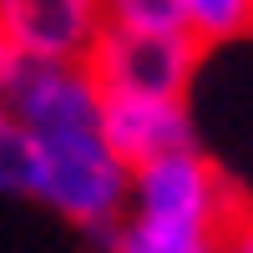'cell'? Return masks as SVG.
Instances as JSON below:
<instances>
[{
  "label": "cell",
  "mask_w": 253,
  "mask_h": 253,
  "mask_svg": "<svg viewBox=\"0 0 253 253\" xmlns=\"http://www.w3.org/2000/svg\"><path fill=\"white\" fill-rule=\"evenodd\" d=\"M126 208H132V218H142V223L182 228V233H208V238H223L228 223L238 218V198L228 193L223 172L198 147L132 167Z\"/></svg>",
  "instance_id": "obj_2"
},
{
  "label": "cell",
  "mask_w": 253,
  "mask_h": 253,
  "mask_svg": "<svg viewBox=\"0 0 253 253\" xmlns=\"http://www.w3.org/2000/svg\"><path fill=\"white\" fill-rule=\"evenodd\" d=\"M101 26V0H0V41L10 56L86 61Z\"/></svg>",
  "instance_id": "obj_4"
},
{
  "label": "cell",
  "mask_w": 253,
  "mask_h": 253,
  "mask_svg": "<svg viewBox=\"0 0 253 253\" xmlns=\"http://www.w3.org/2000/svg\"><path fill=\"white\" fill-rule=\"evenodd\" d=\"M101 137L126 167L198 147L182 96H101Z\"/></svg>",
  "instance_id": "obj_5"
},
{
  "label": "cell",
  "mask_w": 253,
  "mask_h": 253,
  "mask_svg": "<svg viewBox=\"0 0 253 253\" xmlns=\"http://www.w3.org/2000/svg\"><path fill=\"white\" fill-rule=\"evenodd\" d=\"M101 96H182L198 76V41L193 36H147L101 26L86 56Z\"/></svg>",
  "instance_id": "obj_3"
},
{
  "label": "cell",
  "mask_w": 253,
  "mask_h": 253,
  "mask_svg": "<svg viewBox=\"0 0 253 253\" xmlns=\"http://www.w3.org/2000/svg\"><path fill=\"white\" fill-rule=\"evenodd\" d=\"M182 26L198 41H238L253 31V0H182Z\"/></svg>",
  "instance_id": "obj_7"
},
{
  "label": "cell",
  "mask_w": 253,
  "mask_h": 253,
  "mask_svg": "<svg viewBox=\"0 0 253 253\" xmlns=\"http://www.w3.org/2000/svg\"><path fill=\"white\" fill-rule=\"evenodd\" d=\"M5 117L26 132L36 157L31 198L112 238L126 208L132 167L101 137V86L86 71V61L15 56L5 81Z\"/></svg>",
  "instance_id": "obj_1"
},
{
  "label": "cell",
  "mask_w": 253,
  "mask_h": 253,
  "mask_svg": "<svg viewBox=\"0 0 253 253\" xmlns=\"http://www.w3.org/2000/svg\"><path fill=\"white\" fill-rule=\"evenodd\" d=\"M112 253H223V238L182 233V228H157L142 218H126L112 228Z\"/></svg>",
  "instance_id": "obj_6"
},
{
  "label": "cell",
  "mask_w": 253,
  "mask_h": 253,
  "mask_svg": "<svg viewBox=\"0 0 253 253\" xmlns=\"http://www.w3.org/2000/svg\"><path fill=\"white\" fill-rule=\"evenodd\" d=\"M36 187V157H31V142L26 132L5 117V107H0V193L10 198H31Z\"/></svg>",
  "instance_id": "obj_9"
},
{
  "label": "cell",
  "mask_w": 253,
  "mask_h": 253,
  "mask_svg": "<svg viewBox=\"0 0 253 253\" xmlns=\"http://www.w3.org/2000/svg\"><path fill=\"white\" fill-rule=\"evenodd\" d=\"M10 66H15V56H10L5 41H0V107H5V81H10Z\"/></svg>",
  "instance_id": "obj_10"
},
{
  "label": "cell",
  "mask_w": 253,
  "mask_h": 253,
  "mask_svg": "<svg viewBox=\"0 0 253 253\" xmlns=\"http://www.w3.org/2000/svg\"><path fill=\"white\" fill-rule=\"evenodd\" d=\"M101 20L117 31H147V36H187L182 0H101Z\"/></svg>",
  "instance_id": "obj_8"
}]
</instances>
